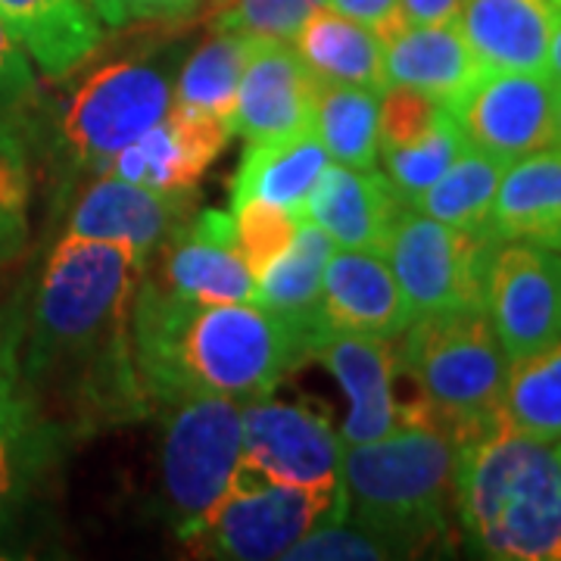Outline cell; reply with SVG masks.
<instances>
[{
	"mask_svg": "<svg viewBox=\"0 0 561 561\" xmlns=\"http://www.w3.org/2000/svg\"><path fill=\"white\" fill-rule=\"evenodd\" d=\"M201 0H116L122 25L135 20H172L184 16L197 7Z\"/></svg>",
	"mask_w": 561,
	"mask_h": 561,
	"instance_id": "41",
	"label": "cell"
},
{
	"mask_svg": "<svg viewBox=\"0 0 561 561\" xmlns=\"http://www.w3.org/2000/svg\"><path fill=\"white\" fill-rule=\"evenodd\" d=\"M321 81L302 66L294 44L247 35L241 88L231 128L234 135L275 138L312 128Z\"/></svg>",
	"mask_w": 561,
	"mask_h": 561,
	"instance_id": "15",
	"label": "cell"
},
{
	"mask_svg": "<svg viewBox=\"0 0 561 561\" xmlns=\"http://www.w3.org/2000/svg\"><path fill=\"white\" fill-rule=\"evenodd\" d=\"M287 561H378V559H402L393 542L362 527V524L341 518L334 524H324L319 530L306 534L297 546L284 552Z\"/></svg>",
	"mask_w": 561,
	"mask_h": 561,
	"instance_id": "36",
	"label": "cell"
},
{
	"mask_svg": "<svg viewBox=\"0 0 561 561\" xmlns=\"http://www.w3.org/2000/svg\"><path fill=\"white\" fill-rule=\"evenodd\" d=\"M131 346L150 415L187 393L260 400L309 359L297 331L260 302L181 300L147 272L131 302Z\"/></svg>",
	"mask_w": 561,
	"mask_h": 561,
	"instance_id": "2",
	"label": "cell"
},
{
	"mask_svg": "<svg viewBox=\"0 0 561 561\" xmlns=\"http://www.w3.org/2000/svg\"><path fill=\"white\" fill-rule=\"evenodd\" d=\"M381 91L359 84H321L312 131L331 162L371 169L381 153Z\"/></svg>",
	"mask_w": 561,
	"mask_h": 561,
	"instance_id": "28",
	"label": "cell"
},
{
	"mask_svg": "<svg viewBox=\"0 0 561 561\" xmlns=\"http://www.w3.org/2000/svg\"><path fill=\"white\" fill-rule=\"evenodd\" d=\"M449 110L465 144L505 165L556 144V84L540 69H483Z\"/></svg>",
	"mask_w": 561,
	"mask_h": 561,
	"instance_id": "12",
	"label": "cell"
},
{
	"mask_svg": "<svg viewBox=\"0 0 561 561\" xmlns=\"http://www.w3.org/2000/svg\"><path fill=\"white\" fill-rule=\"evenodd\" d=\"M35 98V72L32 60L13 38V32L0 20V110H13Z\"/></svg>",
	"mask_w": 561,
	"mask_h": 561,
	"instance_id": "39",
	"label": "cell"
},
{
	"mask_svg": "<svg viewBox=\"0 0 561 561\" xmlns=\"http://www.w3.org/2000/svg\"><path fill=\"white\" fill-rule=\"evenodd\" d=\"M486 234L496 243H537L561 253V147H542L502 172Z\"/></svg>",
	"mask_w": 561,
	"mask_h": 561,
	"instance_id": "22",
	"label": "cell"
},
{
	"mask_svg": "<svg viewBox=\"0 0 561 561\" xmlns=\"http://www.w3.org/2000/svg\"><path fill=\"white\" fill-rule=\"evenodd\" d=\"M175 103L169 69L153 60L98 66L66 94L60 138L81 169L103 172L128 144L150 131Z\"/></svg>",
	"mask_w": 561,
	"mask_h": 561,
	"instance_id": "9",
	"label": "cell"
},
{
	"mask_svg": "<svg viewBox=\"0 0 561 561\" xmlns=\"http://www.w3.org/2000/svg\"><path fill=\"white\" fill-rule=\"evenodd\" d=\"M549 0H461L459 22L481 69H540L552 35Z\"/></svg>",
	"mask_w": 561,
	"mask_h": 561,
	"instance_id": "25",
	"label": "cell"
},
{
	"mask_svg": "<svg viewBox=\"0 0 561 561\" xmlns=\"http://www.w3.org/2000/svg\"><path fill=\"white\" fill-rule=\"evenodd\" d=\"M381 41L383 88H415L421 94L453 106L483 72L456 20L431 25L400 22Z\"/></svg>",
	"mask_w": 561,
	"mask_h": 561,
	"instance_id": "21",
	"label": "cell"
},
{
	"mask_svg": "<svg viewBox=\"0 0 561 561\" xmlns=\"http://www.w3.org/2000/svg\"><path fill=\"white\" fill-rule=\"evenodd\" d=\"M88 7L98 13V20L106 25H122L119 10H116V0H88Z\"/></svg>",
	"mask_w": 561,
	"mask_h": 561,
	"instance_id": "44",
	"label": "cell"
},
{
	"mask_svg": "<svg viewBox=\"0 0 561 561\" xmlns=\"http://www.w3.org/2000/svg\"><path fill=\"white\" fill-rule=\"evenodd\" d=\"M231 216H234L238 250H241L243 262L250 265L253 278H260L262 272L278 260L280 253L294 243L297 228H300V219L294 213L260 201L231 206Z\"/></svg>",
	"mask_w": 561,
	"mask_h": 561,
	"instance_id": "34",
	"label": "cell"
},
{
	"mask_svg": "<svg viewBox=\"0 0 561 561\" xmlns=\"http://www.w3.org/2000/svg\"><path fill=\"white\" fill-rule=\"evenodd\" d=\"M328 7L375 28L381 38L400 25V0H328Z\"/></svg>",
	"mask_w": 561,
	"mask_h": 561,
	"instance_id": "40",
	"label": "cell"
},
{
	"mask_svg": "<svg viewBox=\"0 0 561 561\" xmlns=\"http://www.w3.org/2000/svg\"><path fill=\"white\" fill-rule=\"evenodd\" d=\"M331 253H334L331 238L316 225L300 221L294 243L256 278L253 302H260L265 312H272L275 319L297 331L309 359L316 346L328 337L321 328L319 300L324 265L331 260Z\"/></svg>",
	"mask_w": 561,
	"mask_h": 561,
	"instance_id": "26",
	"label": "cell"
},
{
	"mask_svg": "<svg viewBox=\"0 0 561 561\" xmlns=\"http://www.w3.org/2000/svg\"><path fill=\"white\" fill-rule=\"evenodd\" d=\"M446 103L421 94L415 88L387 84L381 91V150L387 147H405L415 144L424 135L437 128V122L446 116Z\"/></svg>",
	"mask_w": 561,
	"mask_h": 561,
	"instance_id": "37",
	"label": "cell"
},
{
	"mask_svg": "<svg viewBox=\"0 0 561 561\" xmlns=\"http://www.w3.org/2000/svg\"><path fill=\"white\" fill-rule=\"evenodd\" d=\"M346 490L341 486H284V483H241L231 486L201 524L184 537L191 549L209 559L268 561L284 559L290 546L341 522Z\"/></svg>",
	"mask_w": 561,
	"mask_h": 561,
	"instance_id": "7",
	"label": "cell"
},
{
	"mask_svg": "<svg viewBox=\"0 0 561 561\" xmlns=\"http://www.w3.org/2000/svg\"><path fill=\"white\" fill-rule=\"evenodd\" d=\"M397 365L419 393L405 405V424L440 427L459 446L502 421L512 362L483 309L412 319L400 334Z\"/></svg>",
	"mask_w": 561,
	"mask_h": 561,
	"instance_id": "5",
	"label": "cell"
},
{
	"mask_svg": "<svg viewBox=\"0 0 561 561\" xmlns=\"http://www.w3.org/2000/svg\"><path fill=\"white\" fill-rule=\"evenodd\" d=\"M328 0H225L213 13L216 32L290 41Z\"/></svg>",
	"mask_w": 561,
	"mask_h": 561,
	"instance_id": "35",
	"label": "cell"
},
{
	"mask_svg": "<svg viewBox=\"0 0 561 561\" xmlns=\"http://www.w3.org/2000/svg\"><path fill=\"white\" fill-rule=\"evenodd\" d=\"M496 241L402 206L383 238V260L400 284L412 319L483 309L486 268Z\"/></svg>",
	"mask_w": 561,
	"mask_h": 561,
	"instance_id": "8",
	"label": "cell"
},
{
	"mask_svg": "<svg viewBox=\"0 0 561 561\" xmlns=\"http://www.w3.org/2000/svg\"><path fill=\"white\" fill-rule=\"evenodd\" d=\"M0 20L50 79L72 76L103 41V25L88 0H0Z\"/></svg>",
	"mask_w": 561,
	"mask_h": 561,
	"instance_id": "24",
	"label": "cell"
},
{
	"mask_svg": "<svg viewBox=\"0 0 561 561\" xmlns=\"http://www.w3.org/2000/svg\"><path fill=\"white\" fill-rule=\"evenodd\" d=\"M328 162L331 157L312 128L247 140L238 175L231 184V206L250 201L272 203L302 221L306 201Z\"/></svg>",
	"mask_w": 561,
	"mask_h": 561,
	"instance_id": "23",
	"label": "cell"
},
{
	"mask_svg": "<svg viewBox=\"0 0 561 561\" xmlns=\"http://www.w3.org/2000/svg\"><path fill=\"white\" fill-rule=\"evenodd\" d=\"M241 424V461L231 486L262 481L324 490L343 483L341 434L319 412L260 397L243 402Z\"/></svg>",
	"mask_w": 561,
	"mask_h": 561,
	"instance_id": "10",
	"label": "cell"
},
{
	"mask_svg": "<svg viewBox=\"0 0 561 561\" xmlns=\"http://www.w3.org/2000/svg\"><path fill=\"white\" fill-rule=\"evenodd\" d=\"M144 272L128 243L62 234L25 300L22 387H60L76 431L150 415L131 346Z\"/></svg>",
	"mask_w": 561,
	"mask_h": 561,
	"instance_id": "1",
	"label": "cell"
},
{
	"mask_svg": "<svg viewBox=\"0 0 561 561\" xmlns=\"http://www.w3.org/2000/svg\"><path fill=\"white\" fill-rule=\"evenodd\" d=\"M502 421L524 434L561 440V341L512 362L502 390Z\"/></svg>",
	"mask_w": 561,
	"mask_h": 561,
	"instance_id": "30",
	"label": "cell"
},
{
	"mask_svg": "<svg viewBox=\"0 0 561 561\" xmlns=\"http://www.w3.org/2000/svg\"><path fill=\"white\" fill-rule=\"evenodd\" d=\"M22 334H25V297L16 294L0 306V409L22 387Z\"/></svg>",
	"mask_w": 561,
	"mask_h": 561,
	"instance_id": "38",
	"label": "cell"
},
{
	"mask_svg": "<svg viewBox=\"0 0 561 561\" xmlns=\"http://www.w3.org/2000/svg\"><path fill=\"white\" fill-rule=\"evenodd\" d=\"M453 508L481 559L561 561V440L505 421L461 440Z\"/></svg>",
	"mask_w": 561,
	"mask_h": 561,
	"instance_id": "3",
	"label": "cell"
},
{
	"mask_svg": "<svg viewBox=\"0 0 561 561\" xmlns=\"http://www.w3.org/2000/svg\"><path fill=\"white\" fill-rule=\"evenodd\" d=\"M162 290L181 300L216 306V302H253L256 278L243 262L234 238V216L221 209H203L181 225L157 250Z\"/></svg>",
	"mask_w": 561,
	"mask_h": 561,
	"instance_id": "14",
	"label": "cell"
},
{
	"mask_svg": "<svg viewBox=\"0 0 561 561\" xmlns=\"http://www.w3.org/2000/svg\"><path fill=\"white\" fill-rule=\"evenodd\" d=\"M461 0H400V22L405 25H431L453 22L459 16Z\"/></svg>",
	"mask_w": 561,
	"mask_h": 561,
	"instance_id": "42",
	"label": "cell"
},
{
	"mask_svg": "<svg viewBox=\"0 0 561 561\" xmlns=\"http://www.w3.org/2000/svg\"><path fill=\"white\" fill-rule=\"evenodd\" d=\"M319 359L346 397V419L341 427L343 446L381 440L405 427V405L397 402V346L381 337L328 334L316 346Z\"/></svg>",
	"mask_w": 561,
	"mask_h": 561,
	"instance_id": "17",
	"label": "cell"
},
{
	"mask_svg": "<svg viewBox=\"0 0 561 561\" xmlns=\"http://www.w3.org/2000/svg\"><path fill=\"white\" fill-rule=\"evenodd\" d=\"M32 179L25 150L10 128H0V265L13 262L28 241Z\"/></svg>",
	"mask_w": 561,
	"mask_h": 561,
	"instance_id": "33",
	"label": "cell"
},
{
	"mask_svg": "<svg viewBox=\"0 0 561 561\" xmlns=\"http://www.w3.org/2000/svg\"><path fill=\"white\" fill-rule=\"evenodd\" d=\"M502 172H505V162L465 144L459 157L421 194L412 209L453 228L486 231V219L493 209Z\"/></svg>",
	"mask_w": 561,
	"mask_h": 561,
	"instance_id": "29",
	"label": "cell"
},
{
	"mask_svg": "<svg viewBox=\"0 0 561 561\" xmlns=\"http://www.w3.org/2000/svg\"><path fill=\"white\" fill-rule=\"evenodd\" d=\"M290 41L302 66L321 84H359L383 91V41L375 28L324 3Z\"/></svg>",
	"mask_w": 561,
	"mask_h": 561,
	"instance_id": "27",
	"label": "cell"
},
{
	"mask_svg": "<svg viewBox=\"0 0 561 561\" xmlns=\"http://www.w3.org/2000/svg\"><path fill=\"white\" fill-rule=\"evenodd\" d=\"M400 209V197L375 165L356 169L328 162L306 201L302 221L324 231L334 247L381 253L383 238Z\"/></svg>",
	"mask_w": 561,
	"mask_h": 561,
	"instance_id": "20",
	"label": "cell"
},
{
	"mask_svg": "<svg viewBox=\"0 0 561 561\" xmlns=\"http://www.w3.org/2000/svg\"><path fill=\"white\" fill-rule=\"evenodd\" d=\"M556 144L561 147V84L556 88Z\"/></svg>",
	"mask_w": 561,
	"mask_h": 561,
	"instance_id": "45",
	"label": "cell"
},
{
	"mask_svg": "<svg viewBox=\"0 0 561 561\" xmlns=\"http://www.w3.org/2000/svg\"><path fill=\"white\" fill-rule=\"evenodd\" d=\"M483 312L508 362L537 356L561 341V253L537 243H496Z\"/></svg>",
	"mask_w": 561,
	"mask_h": 561,
	"instance_id": "11",
	"label": "cell"
},
{
	"mask_svg": "<svg viewBox=\"0 0 561 561\" xmlns=\"http://www.w3.org/2000/svg\"><path fill=\"white\" fill-rule=\"evenodd\" d=\"M197 191H157L103 172L79 194L66 234L128 243L150 265L153 253L194 216Z\"/></svg>",
	"mask_w": 561,
	"mask_h": 561,
	"instance_id": "13",
	"label": "cell"
},
{
	"mask_svg": "<svg viewBox=\"0 0 561 561\" xmlns=\"http://www.w3.org/2000/svg\"><path fill=\"white\" fill-rule=\"evenodd\" d=\"M456 440L427 424H405L381 440L343 446L346 515L381 534L402 559L449 540Z\"/></svg>",
	"mask_w": 561,
	"mask_h": 561,
	"instance_id": "4",
	"label": "cell"
},
{
	"mask_svg": "<svg viewBox=\"0 0 561 561\" xmlns=\"http://www.w3.org/2000/svg\"><path fill=\"white\" fill-rule=\"evenodd\" d=\"M319 316L324 334L397 341L412 321L383 253L334 247L321 278Z\"/></svg>",
	"mask_w": 561,
	"mask_h": 561,
	"instance_id": "18",
	"label": "cell"
},
{
	"mask_svg": "<svg viewBox=\"0 0 561 561\" xmlns=\"http://www.w3.org/2000/svg\"><path fill=\"white\" fill-rule=\"evenodd\" d=\"M546 79L556 88L561 84V7L552 16V35H549V50H546V66H542Z\"/></svg>",
	"mask_w": 561,
	"mask_h": 561,
	"instance_id": "43",
	"label": "cell"
},
{
	"mask_svg": "<svg viewBox=\"0 0 561 561\" xmlns=\"http://www.w3.org/2000/svg\"><path fill=\"white\" fill-rule=\"evenodd\" d=\"M231 135V125L219 116L172 103L169 113L119 150L103 172L157 191H197Z\"/></svg>",
	"mask_w": 561,
	"mask_h": 561,
	"instance_id": "16",
	"label": "cell"
},
{
	"mask_svg": "<svg viewBox=\"0 0 561 561\" xmlns=\"http://www.w3.org/2000/svg\"><path fill=\"white\" fill-rule=\"evenodd\" d=\"M461 147H465V138L453 119V110H446V116L437 122L431 135L405 147H387L378 153L383 160V179L393 187L402 206H415L421 194L459 157Z\"/></svg>",
	"mask_w": 561,
	"mask_h": 561,
	"instance_id": "32",
	"label": "cell"
},
{
	"mask_svg": "<svg viewBox=\"0 0 561 561\" xmlns=\"http://www.w3.org/2000/svg\"><path fill=\"white\" fill-rule=\"evenodd\" d=\"M241 400L187 393L160 402L157 443V508L184 540L231 490L241 461Z\"/></svg>",
	"mask_w": 561,
	"mask_h": 561,
	"instance_id": "6",
	"label": "cell"
},
{
	"mask_svg": "<svg viewBox=\"0 0 561 561\" xmlns=\"http://www.w3.org/2000/svg\"><path fill=\"white\" fill-rule=\"evenodd\" d=\"M243 54H247V35L216 32V38L201 44L181 66L175 81V103L203 110L231 125L238 88H241Z\"/></svg>",
	"mask_w": 561,
	"mask_h": 561,
	"instance_id": "31",
	"label": "cell"
},
{
	"mask_svg": "<svg viewBox=\"0 0 561 561\" xmlns=\"http://www.w3.org/2000/svg\"><path fill=\"white\" fill-rule=\"evenodd\" d=\"M69 443V427L44 412L32 390L0 409V542L57 471Z\"/></svg>",
	"mask_w": 561,
	"mask_h": 561,
	"instance_id": "19",
	"label": "cell"
},
{
	"mask_svg": "<svg viewBox=\"0 0 561 561\" xmlns=\"http://www.w3.org/2000/svg\"><path fill=\"white\" fill-rule=\"evenodd\" d=\"M549 3H552V10H559L561 7V0H549Z\"/></svg>",
	"mask_w": 561,
	"mask_h": 561,
	"instance_id": "46",
	"label": "cell"
}]
</instances>
